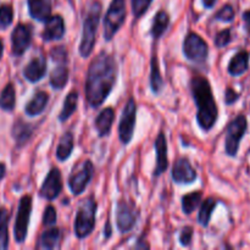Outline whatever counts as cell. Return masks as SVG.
<instances>
[{"label":"cell","mask_w":250,"mask_h":250,"mask_svg":"<svg viewBox=\"0 0 250 250\" xmlns=\"http://www.w3.org/2000/svg\"><path fill=\"white\" fill-rule=\"evenodd\" d=\"M117 62L111 54L102 51L90 62L85 77V100L90 107H99L111 93L117 80Z\"/></svg>","instance_id":"6da1fadb"},{"label":"cell","mask_w":250,"mask_h":250,"mask_svg":"<svg viewBox=\"0 0 250 250\" xmlns=\"http://www.w3.org/2000/svg\"><path fill=\"white\" fill-rule=\"evenodd\" d=\"M190 90L198 109V125L203 131L209 132L215 126L219 117V109L212 93L211 84L204 76H194L190 80Z\"/></svg>","instance_id":"7a4b0ae2"},{"label":"cell","mask_w":250,"mask_h":250,"mask_svg":"<svg viewBox=\"0 0 250 250\" xmlns=\"http://www.w3.org/2000/svg\"><path fill=\"white\" fill-rule=\"evenodd\" d=\"M103 5L99 0H93L89 4L83 21L82 39L80 44V54L82 58H88L94 49L95 41H97L98 26L102 16Z\"/></svg>","instance_id":"3957f363"},{"label":"cell","mask_w":250,"mask_h":250,"mask_svg":"<svg viewBox=\"0 0 250 250\" xmlns=\"http://www.w3.org/2000/svg\"><path fill=\"white\" fill-rule=\"evenodd\" d=\"M97 210L98 204L93 197L81 203L75 219V234L78 239L87 238L94 231Z\"/></svg>","instance_id":"277c9868"},{"label":"cell","mask_w":250,"mask_h":250,"mask_svg":"<svg viewBox=\"0 0 250 250\" xmlns=\"http://www.w3.org/2000/svg\"><path fill=\"white\" fill-rule=\"evenodd\" d=\"M126 21V0H112L104 17V39L110 42Z\"/></svg>","instance_id":"5b68a950"},{"label":"cell","mask_w":250,"mask_h":250,"mask_svg":"<svg viewBox=\"0 0 250 250\" xmlns=\"http://www.w3.org/2000/svg\"><path fill=\"white\" fill-rule=\"evenodd\" d=\"M248 129V120L243 114L234 117L229 124L226 129V139H225V151L229 156H237L241 146V141Z\"/></svg>","instance_id":"8992f818"},{"label":"cell","mask_w":250,"mask_h":250,"mask_svg":"<svg viewBox=\"0 0 250 250\" xmlns=\"http://www.w3.org/2000/svg\"><path fill=\"white\" fill-rule=\"evenodd\" d=\"M94 175V165L90 160H84L76 165L68 177V187L73 195H80L84 192Z\"/></svg>","instance_id":"52a82bcc"},{"label":"cell","mask_w":250,"mask_h":250,"mask_svg":"<svg viewBox=\"0 0 250 250\" xmlns=\"http://www.w3.org/2000/svg\"><path fill=\"white\" fill-rule=\"evenodd\" d=\"M183 54L189 61L203 63L209 56V45L195 32H189L183 42Z\"/></svg>","instance_id":"ba28073f"},{"label":"cell","mask_w":250,"mask_h":250,"mask_svg":"<svg viewBox=\"0 0 250 250\" xmlns=\"http://www.w3.org/2000/svg\"><path fill=\"white\" fill-rule=\"evenodd\" d=\"M32 203H33V199H32L31 195H23L20 199L16 221H15L14 227L15 241L19 244H22L26 241L29 226V219H31L32 214Z\"/></svg>","instance_id":"9c48e42d"},{"label":"cell","mask_w":250,"mask_h":250,"mask_svg":"<svg viewBox=\"0 0 250 250\" xmlns=\"http://www.w3.org/2000/svg\"><path fill=\"white\" fill-rule=\"evenodd\" d=\"M137 119V104L133 98H129L122 111L121 120L119 124V138L124 146L131 143L133 138L134 127H136Z\"/></svg>","instance_id":"30bf717a"},{"label":"cell","mask_w":250,"mask_h":250,"mask_svg":"<svg viewBox=\"0 0 250 250\" xmlns=\"http://www.w3.org/2000/svg\"><path fill=\"white\" fill-rule=\"evenodd\" d=\"M137 224L136 207L121 199L116 204V226L121 233H128Z\"/></svg>","instance_id":"8fae6325"},{"label":"cell","mask_w":250,"mask_h":250,"mask_svg":"<svg viewBox=\"0 0 250 250\" xmlns=\"http://www.w3.org/2000/svg\"><path fill=\"white\" fill-rule=\"evenodd\" d=\"M32 43L31 24L19 23L11 33V51L14 56H22Z\"/></svg>","instance_id":"7c38bea8"},{"label":"cell","mask_w":250,"mask_h":250,"mask_svg":"<svg viewBox=\"0 0 250 250\" xmlns=\"http://www.w3.org/2000/svg\"><path fill=\"white\" fill-rule=\"evenodd\" d=\"M61 190H62V177H61V172L59 168L53 167L49 171L43 185H42L39 195L42 198H44V199L51 202V200L56 199L60 195Z\"/></svg>","instance_id":"4fadbf2b"},{"label":"cell","mask_w":250,"mask_h":250,"mask_svg":"<svg viewBox=\"0 0 250 250\" xmlns=\"http://www.w3.org/2000/svg\"><path fill=\"white\" fill-rule=\"evenodd\" d=\"M198 175L187 158L178 159L172 167V180L177 185H190L197 180Z\"/></svg>","instance_id":"5bb4252c"},{"label":"cell","mask_w":250,"mask_h":250,"mask_svg":"<svg viewBox=\"0 0 250 250\" xmlns=\"http://www.w3.org/2000/svg\"><path fill=\"white\" fill-rule=\"evenodd\" d=\"M154 149L156 154V165L154 168V177H159L163 175L168 167V156H167V141L163 131L158 134L155 142H154Z\"/></svg>","instance_id":"9a60e30c"},{"label":"cell","mask_w":250,"mask_h":250,"mask_svg":"<svg viewBox=\"0 0 250 250\" xmlns=\"http://www.w3.org/2000/svg\"><path fill=\"white\" fill-rule=\"evenodd\" d=\"M65 34V22L60 15H54L50 16L45 21L43 32H42V38L44 42H53L61 39Z\"/></svg>","instance_id":"2e32d148"},{"label":"cell","mask_w":250,"mask_h":250,"mask_svg":"<svg viewBox=\"0 0 250 250\" xmlns=\"http://www.w3.org/2000/svg\"><path fill=\"white\" fill-rule=\"evenodd\" d=\"M46 60L44 56H38L29 61L23 68V76L28 82L37 83L44 78L46 73Z\"/></svg>","instance_id":"e0dca14e"},{"label":"cell","mask_w":250,"mask_h":250,"mask_svg":"<svg viewBox=\"0 0 250 250\" xmlns=\"http://www.w3.org/2000/svg\"><path fill=\"white\" fill-rule=\"evenodd\" d=\"M32 19L45 22L51 16V0H27Z\"/></svg>","instance_id":"ac0fdd59"},{"label":"cell","mask_w":250,"mask_h":250,"mask_svg":"<svg viewBox=\"0 0 250 250\" xmlns=\"http://www.w3.org/2000/svg\"><path fill=\"white\" fill-rule=\"evenodd\" d=\"M249 60H250V54L247 50H239L236 53V55L229 60V67L227 71L231 76L233 77H238L246 73L249 70Z\"/></svg>","instance_id":"d6986e66"},{"label":"cell","mask_w":250,"mask_h":250,"mask_svg":"<svg viewBox=\"0 0 250 250\" xmlns=\"http://www.w3.org/2000/svg\"><path fill=\"white\" fill-rule=\"evenodd\" d=\"M32 134H33V126L29 125L28 122L22 121V120L15 122L11 128V136L15 139L16 146L19 148L26 146L27 142L31 139Z\"/></svg>","instance_id":"ffe728a7"},{"label":"cell","mask_w":250,"mask_h":250,"mask_svg":"<svg viewBox=\"0 0 250 250\" xmlns=\"http://www.w3.org/2000/svg\"><path fill=\"white\" fill-rule=\"evenodd\" d=\"M48 102V93L43 92V90H38V92L34 93L33 98L26 104V106H24V112H26L28 116H37V115H41L42 112L45 110Z\"/></svg>","instance_id":"44dd1931"},{"label":"cell","mask_w":250,"mask_h":250,"mask_svg":"<svg viewBox=\"0 0 250 250\" xmlns=\"http://www.w3.org/2000/svg\"><path fill=\"white\" fill-rule=\"evenodd\" d=\"M115 119V111L112 107H106L103 110L95 119L94 126L99 137H105L110 133L112 127V122Z\"/></svg>","instance_id":"7402d4cb"},{"label":"cell","mask_w":250,"mask_h":250,"mask_svg":"<svg viewBox=\"0 0 250 250\" xmlns=\"http://www.w3.org/2000/svg\"><path fill=\"white\" fill-rule=\"evenodd\" d=\"M49 81L54 89H62L68 81L67 62L58 63V66L51 71Z\"/></svg>","instance_id":"603a6c76"},{"label":"cell","mask_w":250,"mask_h":250,"mask_svg":"<svg viewBox=\"0 0 250 250\" xmlns=\"http://www.w3.org/2000/svg\"><path fill=\"white\" fill-rule=\"evenodd\" d=\"M170 24V16L165 10H160L156 12L155 17L153 20V24L150 28V34L154 39H159L167 29Z\"/></svg>","instance_id":"cb8c5ba5"},{"label":"cell","mask_w":250,"mask_h":250,"mask_svg":"<svg viewBox=\"0 0 250 250\" xmlns=\"http://www.w3.org/2000/svg\"><path fill=\"white\" fill-rule=\"evenodd\" d=\"M164 85L163 76L160 72V66H159V59L156 54H153L150 61V88L154 94L158 95L161 92Z\"/></svg>","instance_id":"d4e9b609"},{"label":"cell","mask_w":250,"mask_h":250,"mask_svg":"<svg viewBox=\"0 0 250 250\" xmlns=\"http://www.w3.org/2000/svg\"><path fill=\"white\" fill-rule=\"evenodd\" d=\"M75 148V141H73V134L71 132L63 134L60 138L59 146L56 148V158L59 161H66L72 154Z\"/></svg>","instance_id":"484cf974"},{"label":"cell","mask_w":250,"mask_h":250,"mask_svg":"<svg viewBox=\"0 0 250 250\" xmlns=\"http://www.w3.org/2000/svg\"><path fill=\"white\" fill-rule=\"evenodd\" d=\"M77 103H78V93L76 90H71L65 98L63 102L62 109H61L60 115H59V121L65 122L70 119L73 115V112L77 109Z\"/></svg>","instance_id":"4316f807"},{"label":"cell","mask_w":250,"mask_h":250,"mask_svg":"<svg viewBox=\"0 0 250 250\" xmlns=\"http://www.w3.org/2000/svg\"><path fill=\"white\" fill-rule=\"evenodd\" d=\"M16 105V90L12 83H7L0 93V109L12 111Z\"/></svg>","instance_id":"83f0119b"},{"label":"cell","mask_w":250,"mask_h":250,"mask_svg":"<svg viewBox=\"0 0 250 250\" xmlns=\"http://www.w3.org/2000/svg\"><path fill=\"white\" fill-rule=\"evenodd\" d=\"M60 229L58 227H51L41 234L38 248L41 249H54L60 241Z\"/></svg>","instance_id":"f1b7e54d"},{"label":"cell","mask_w":250,"mask_h":250,"mask_svg":"<svg viewBox=\"0 0 250 250\" xmlns=\"http://www.w3.org/2000/svg\"><path fill=\"white\" fill-rule=\"evenodd\" d=\"M9 221L10 212L5 208H0V250L9 247Z\"/></svg>","instance_id":"f546056e"},{"label":"cell","mask_w":250,"mask_h":250,"mask_svg":"<svg viewBox=\"0 0 250 250\" xmlns=\"http://www.w3.org/2000/svg\"><path fill=\"white\" fill-rule=\"evenodd\" d=\"M203 199V193L200 190L188 193V194L182 197V210L186 215H190L193 211H195L198 207L200 205Z\"/></svg>","instance_id":"4dcf8cb0"},{"label":"cell","mask_w":250,"mask_h":250,"mask_svg":"<svg viewBox=\"0 0 250 250\" xmlns=\"http://www.w3.org/2000/svg\"><path fill=\"white\" fill-rule=\"evenodd\" d=\"M217 205V200L214 198H208L203 202L202 207H200L199 214H198V221L202 226L207 227L209 225L210 219H211V215L214 212L215 208Z\"/></svg>","instance_id":"1f68e13d"},{"label":"cell","mask_w":250,"mask_h":250,"mask_svg":"<svg viewBox=\"0 0 250 250\" xmlns=\"http://www.w3.org/2000/svg\"><path fill=\"white\" fill-rule=\"evenodd\" d=\"M14 21V9L11 5H0V29H6Z\"/></svg>","instance_id":"d6a6232c"},{"label":"cell","mask_w":250,"mask_h":250,"mask_svg":"<svg viewBox=\"0 0 250 250\" xmlns=\"http://www.w3.org/2000/svg\"><path fill=\"white\" fill-rule=\"evenodd\" d=\"M236 16V11H234L233 6L231 4H226L216 12L215 15V20L222 22H232Z\"/></svg>","instance_id":"836d02e7"},{"label":"cell","mask_w":250,"mask_h":250,"mask_svg":"<svg viewBox=\"0 0 250 250\" xmlns=\"http://www.w3.org/2000/svg\"><path fill=\"white\" fill-rule=\"evenodd\" d=\"M153 0H132V12L136 19H141L150 7Z\"/></svg>","instance_id":"e575fe53"},{"label":"cell","mask_w":250,"mask_h":250,"mask_svg":"<svg viewBox=\"0 0 250 250\" xmlns=\"http://www.w3.org/2000/svg\"><path fill=\"white\" fill-rule=\"evenodd\" d=\"M231 42H232V34H231V29L229 28L220 31L219 33L216 34V37H215V45H216L217 48H225V46L229 45Z\"/></svg>","instance_id":"d590c367"},{"label":"cell","mask_w":250,"mask_h":250,"mask_svg":"<svg viewBox=\"0 0 250 250\" xmlns=\"http://www.w3.org/2000/svg\"><path fill=\"white\" fill-rule=\"evenodd\" d=\"M50 56L53 59L54 62L60 63V62H67V51H66L65 46L60 45L53 48L50 51Z\"/></svg>","instance_id":"8d00e7d4"},{"label":"cell","mask_w":250,"mask_h":250,"mask_svg":"<svg viewBox=\"0 0 250 250\" xmlns=\"http://www.w3.org/2000/svg\"><path fill=\"white\" fill-rule=\"evenodd\" d=\"M56 219H58V215H56L55 208L53 205L46 207L45 211L43 214V224L46 225V226H50V225L55 224Z\"/></svg>","instance_id":"74e56055"},{"label":"cell","mask_w":250,"mask_h":250,"mask_svg":"<svg viewBox=\"0 0 250 250\" xmlns=\"http://www.w3.org/2000/svg\"><path fill=\"white\" fill-rule=\"evenodd\" d=\"M193 234H194V231H193L192 227L186 226L180 234V243L182 244L183 247H188L192 243Z\"/></svg>","instance_id":"f35d334b"},{"label":"cell","mask_w":250,"mask_h":250,"mask_svg":"<svg viewBox=\"0 0 250 250\" xmlns=\"http://www.w3.org/2000/svg\"><path fill=\"white\" fill-rule=\"evenodd\" d=\"M241 98V94L237 93L232 87H227L225 90V103L226 105H232Z\"/></svg>","instance_id":"ab89813d"},{"label":"cell","mask_w":250,"mask_h":250,"mask_svg":"<svg viewBox=\"0 0 250 250\" xmlns=\"http://www.w3.org/2000/svg\"><path fill=\"white\" fill-rule=\"evenodd\" d=\"M242 19H243V22H244V29H246V32L250 37V10H247V11L243 12Z\"/></svg>","instance_id":"60d3db41"},{"label":"cell","mask_w":250,"mask_h":250,"mask_svg":"<svg viewBox=\"0 0 250 250\" xmlns=\"http://www.w3.org/2000/svg\"><path fill=\"white\" fill-rule=\"evenodd\" d=\"M111 233H112L111 222L107 221L106 225H105V227H104V236H105V239H109L110 237H111Z\"/></svg>","instance_id":"b9f144b4"},{"label":"cell","mask_w":250,"mask_h":250,"mask_svg":"<svg viewBox=\"0 0 250 250\" xmlns=\"http://www.w3.org/2000/svg\"><path fill=\"white\" fill-rule=\"evenodd\" d=\"M215 4H216V0H203V5H204L207 9H211Z\"/></svg>","instance_id":"7bdbcfd3"},{"label":"cell","mask_w":250,"mask_h":250,"mask_svg":"<svg viewBox=\"0 0 250 250\" xmlns=\"http://www.w3.org/2000/svg\"><path fill=\"white\" fill-rule=\"evenodd\" d=\"M6 175V166L4 163H0V181L5 177Z\"/></svg>","instance_id":"ee69618b"},{"label":"cell","mask_w":250,"mask_h":250,"mask_svg":"<svg viewBox=\"0 0 250 250\" xmlns=\"http://www.w3.org/2000/svg\"><path fill=\"white\" fill-rule=\"evenodd\" d=\"M2 51H4V44H2L1 39H0V58H1L2 55Z\"/></svg>","instance_id":"f6af8a7d"}]
</instances>
